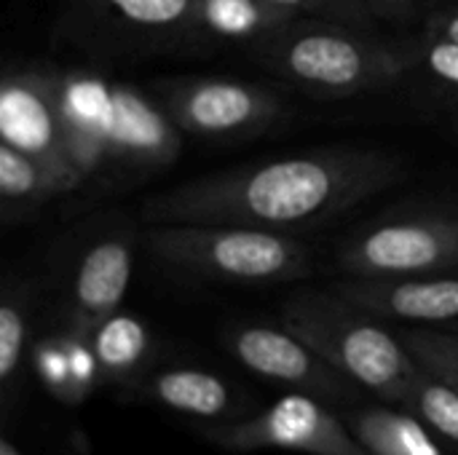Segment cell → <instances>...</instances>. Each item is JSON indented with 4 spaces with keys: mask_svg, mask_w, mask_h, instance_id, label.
<instances>
[{
    "mask_svg": "<svg viewBox=\"0 0 458 455\" xmlns=\"http://www.w3.org/2000/svg\"><path fill=\"white\" fill-rule=\"evenodd\" d=\"M134 271V249L126 236H105L94 241L78 260L70 295L67 333L91 338V333L118 314Z\"/></svg>",
    "mask_w": 458,
    "mask_h": 455,
    "instance_id": "12",
    "label": "cell"
},
{
    "mask_svg": "<svg viewBox=\"0 0 458 455\" xmlns=\"http://www.w3.org/2000/svg\"><path fill=\"white\" fill-rule=\"evenodd\" d=\"M258 59L284 80L335 97L378 91L416 67L413 43L362 38L341 21H287L258 40Z\"/></svg>",
    "mask_w": 458,
    "mask_h": 455,
    "instance_id": "3",
    "label": "cell"
},
{
    "mask_svg": "<svg viewBox=\"0 0 458 455\" xmlns=\"http://www.w3.org/2000/svg\"><path fill=\"white\" fill-rule=\"evenodd\" d=\"M228 351L252 373L295 386L298 392L327 400V402H354L360 400V383L346 373L333 367L319 357L306 341L282 327L244 324L225 335Z\"/></svg>",
    "mask_w": 458,
    "mask_h": 455,
    "instance_id": "9",
    "label": "cell"
},
{
    "mask_svg": "<svg viewBox=\"0 0 458 455\" xmlns=\"http://www.w3.org/2000/svg\"><path fill=\"white\" fill-rule=\"evenodd\" d=\"M140 397L172 408L185 416L220 421L231 418L239 410V394L215 373L193 370V367H174L148 378L140 389Z\"/></svg>",
    "mask_w": 458,
    "mask_h": 455,
    "instance_id": "14",
    "label": "cell"
},
{
    "mask_svg": "<svg viewBox=\"0 0 458 455\" xmlns=\"http://www.w3.org/2000/svg\"><path fill=\"white\" fill-rule=\"evenodd\" d=\"M274 5H282L295 13H311L327 21L341 24H362L370 16V8L365 0H268Z\"/></svg>",
    "mask_w": 458,
    "mask_h": 455,
    "instance_id": "25",
    "label": "cell"
},
{
    "mask_svg": "<svg viewBox=\"0 0 458 455\" xmlns=\"http://www.w3.org/2000/svg\"><path fill=\"white\" fill-rule=\"evenodd\" d=\"M145 249L164 265L236 284H274L311 274V252L284 231L250 225H150Z\"/></svg>",
    "mask_w": 458,
    "mask_h": 455,
    "instance_id": "4",
    "label": "cell"
},
{
    "mask_svg": "<svg viewBox=\"0 0 458 455\" xmlns=\"http://www.w3.org/2000/svg\"><path fill=\"white\" fill-rule=\"evenodd\" d=\"M123 21L140 27L174 29L199 24V0H105Z\"/></svg>",
    "mask_w": 458,
    "mask_h": 455,
    "instance_id": "23",
    "label": "cell"
},
{
    "mask_svg": "<svg viewBox=\"0 0 458 455\" xmlns=\"http://www.w3.org/2000/svg\"><path fill=\"white\" fill-rule=\"evenodd\" d=\"M0 142L35 158L56 180L62 193H70L83 182L62 115L59 75L30 70L3 78Z\"/></svg>",
    "mask_w": 458,
    "mask_h": 455,
    "instance_id": "6",
    "label": "cell"
},
{
    "mask_svg": "<svg viewBox=\"0 0 458 455\" xmlns=\"http://www.w3.org/2000/svg\"><path fill=\"white\" fill-rule=\"evenodd\" d=\"M204 437L228 451L282 448L309 455H373L317 397L287 394L268 410L247 421H225L204 429Z\"/></svg>",
    "mask_w": 458,
    "mask_h": 455,
    "instance_id": "7",
    "label": "cell"
},
{
    "mask_svg": "<svg viewBox=\"0 0 458 455\" xmlns=\"http://www.w3.org/2000/svg\"><path fill=\"white\" fill-rule=\"evenodd\" d=\"M400 338L424 373L458 392V330L411 327Z\"/></svg>",
    "mask_w": 458,
    "mask_h": 455,
    "instance_id": "20",
    "label": "cell"
},
{
    "mask_svg": "<svg viewBox=\"0 0 458 455\" xmlns=\"http://www.w3.org/2000/svg\"><path fill=\"white\" fill-rule=\"evenodd\" d=\"M352 434L373 455H443L429 437V426L408 413L392 408H357L344 416Z\"/></svg>",
    "mask_w": 458,
    "mask_h": 455,
    "instance_id": "15",
    "label": "cell"
},
{
    "mask_svg": "<svg viewBox=\"0 0 458 455\" xmlns=\"http://www.w3.org/2000/svg\"><path fill=\"white\" fill-rule=\"evenodd\" d=\"M413 51L416 67H424L440 83L458 88V43L424 32L419 40H413Z\"/></svg>",
    "mask_w": 458,
    "mask_h": 455,
    "instance_id": "24",
    "label": "cell"
},
{
    "mask_svg": "<svg viewBox=\"0 0 458 455\" xmlns=\"http://www.w3.org/2000/svg\"><path fill=\"white\" fill-rule=\"evenodd\" d=\"M405 410L419 416L432 432H437L458 451V392L448 383L421 370V378L416 381Z\"/></svg>",
    "mask_w": 458,
    "mask_h": 455,
    "instance_id": "21",
    "label": "cell"
},
{
    "mask_svg": "<svg viewBox=\"0 0 458 455\" xmlns=\"http://www.w3.org/2000/svg\"><path fill=\"white\" fill-rule=\"evenodd\" d=\"M59 102L70 137V150L81 177L107 166L110 126H113V86L105 80L72 72L59 78Z\"/></svg>",
    "mask_w": 458,
    "mask_h": 455,
    "instance_id": "13",
    "label": "cell"
},
{
    "mask_svg": "<svg viewBox=\"0 0 458 455\" xmlns=\"http://www.w3.org/2000/svg\"><path fill=\"white\" fill-rule=\"evenodd\" d=\"M424 32L458 43V5H445V8L435 11L427 21Z\"/></svg>",
    "mask_w": 458,
    "mask_h": 455,
    "instance_id": "26",
    "label": "cell"
},
{
    "mask_svg": "<svg viewBox=\"0 0 458 455\" xmlns=\"http://www.w3.org/2000/svg\"><path fill=\"white\" fill-rule=\"evenodd\" d=\"M346 276H419L458 271V215L403 217L370 225L338 249Z\"/></svg>",
    "mask_w": 458,
    "mask_h": 455,
    "instance_id": "5",
    "label": "cell"
},
{
    "mask_svg": "<svg viewBox=\"0 0 458 455\" xmlns=\"http://www.w3.org/2000/svg\"><path fill=\"white\" fill-rule=\"evenodd\" d=\"M403 177L381 150L330 147L182 182L142 204L148 225H250L284 231L349 212Z\"/></svg>",
    "mask_w": 458,
    "mask_h": 455,
    "instance_id": "1",
    "label": "cell"
},
{
    "mask_svg": "<svg viewBox=\"0 0 458 455\" xmlns=\"http://www.w3.org/2000/svg\"><path fill=\"white\" fill-rule=\"evenodd\" d=\"M99 375L113 381H129L148 359L150 333L129 314H113L89 338Z\"/></svg>",
    "mask_w": 458,
    "mask_h": 455,
    "instance_id": "16",
    "label": "cell"
},
{
    "mask_svg": "<svg viewBox=\"0 0 458 455\" xmlns=\"http://www.w3.org/2000/svg\"><path fill=\"white\" fill-rule=\"evenodd\" d=\"M298 16L268 0H199V24L236 40H260Z\"/></svg>",
    "mask_w": 458,
    "mask_h": 455,
    "instance_id": "17",
    "label": "cell"
},
{
    "mask_svg": "<svg viewBox=\"0 0 458 455\" xmlns=\"http://www.w3.org/2000/svg\"><path fill=\"white\" fill-rule=\"evenodd\" d=\"M24 343H27V300L21 295L8 292L0 306V386H3L5 405H11L19 381Z\"/></svg>",
    "mask_w": 458,
    "mask_h": 455,
    "instance_id": "22",
    "label": "cell"
},
{
    "mask_svg": "<svg viewBox=\"0 0 458 455\" xmlns=\"http://www.w3.org/2000/svg\"><path fill=\"white\" fill-rule=\"evenodd\" d=\"M365 5L376 16H403L413 5V0H365Z\"/></svg>",
    "mask_w": 458,
    "mask_h": 455,
    "instance_id": "27",
    "label": "cell"
},
{
    "mask_svg": "<svg viewBox=\"0 0 458 455\" xmlns=\"http://www.w3.org/2000/svg\"><path fill=\"white\" fill-rule=\"evenodd\" d=\"M335 292L362 311L416 327H458L456 274L419 276H346Z\"/></svg>",
    "mask_w": 458,
    "mask_h": 455,
    "instance_id": "10",
    "label": "cell"
},
{
    "mask_svg": "<svg viewBox=\"0 0 458 455\" xmlns=\"http://www.w3.org/2000/svg\"><path fill=\"white\" fill-rule=\"evenodd\" d=\"M282 324L386 405L405 408L421 378V367L403 338L335 290L293 295L282 308Z\"/></svg>",
    "mask_w": 458,
    "mask_h": 455,
    "instance_id": "2",
    "label": "cell"
},
{
    "mask_svg": "<svg viewBox=\"0 0 458 455\" xmlns=\"http://www.w3.org/2000/svg\"><path fill=\"white\" fill-rule=\"evenodd\" d=\"M0 196L5 206L27 209L62 196V188L35 158L0 142Z\"/></svg>",
    "mask_w": 458,
    "mask_h": 455,
    "instance_id": "19",
    "label": "cell"
},
{
    "mask_svg": "<svg viewBox=\"0 0 458 455\" xmlns=\"http://www.w3.org/2000/svg\"><path fill=\"white\" fill-rule=\"evenodd\" d=\"M38 367H40L43 381L62 400L83 397L89 392L91 378L99 373L91 343L72 333H67L56 341H46L38 349Z\"/></svg>",
    "mask_w": 458,
    "mask_h": 455,
    "instance_id": "18",
    "label": "cell"
},
{
    "mask_svg": "<svg viewBox=\"0 0 458 455\" xmlns=\"http://www.w3.org/2000/svg\"><path fill=\"white\" fill-rule=\"evenodd\" d=\"M182 129L166 113L131 86H113V126L107 164L123 169H156L177 158Z\"/></svg>",
    "mask_w": 458,
    "mask_h": 455,
    "instance_id": "11",
    "label": "cell"
},
{
    "mask_svg": "<svg viewBox=\"0 0 458 455\" xmlns=\"http://www.w3.org/2000/svg\"><path fill=\"white\" fill-rule=\"evenodd\" d=\"M164 107L193 137L260 134L284 115L282 99L266 86L225 78L182 80L164 91Z\"/></svg>",
    "mask_w": 458,
    "mask_h": 455,
    "instance_id": "8",
    "label": "cell"
},
{
    "mask_svg": "<svg viewBox=\"0 0 458 455\" xmlns=\"http://www.w3.org/2000/svg\"><path fill=\"white\" fill-rule=\"evenodd\" d=\"M3 455H13V453H11V451H8V448H5V453H3Z\"/></svg>",
    "mask_w": 458,
    "mask_h": 455,
    "instance_id": "28",
    "label": "cell"
}]
</instances>
